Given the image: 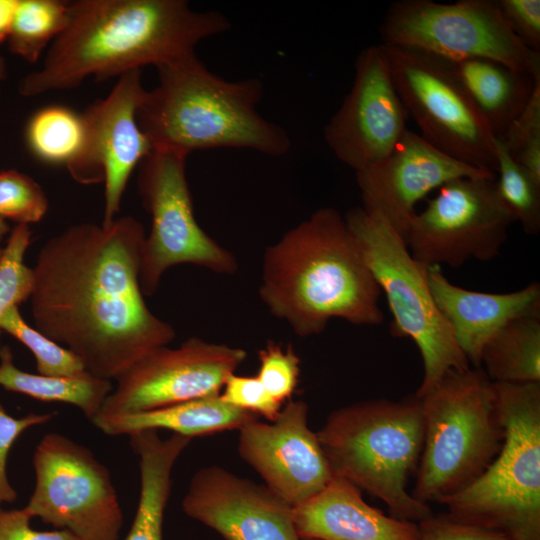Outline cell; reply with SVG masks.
<instances>
[{
    "instance_id": "obj_1",
    "label": "cell",
    "mask_w": 540,
    "mask_h": 540,
    "mask_svg": "<svg viewBox=\"0 0 540 540\" xmlns=\"http://www.w3.org/2000/svg\"><path fill=\"white\" fill-rule=\"evenodd\" d=\"M146 233L132 216L72 225L38 252L30 297L34 327L115 380L176 336L147 306L140 285Z\"/></svg>"
},
{
    "instance_id": "obj_2",
    "label": "cell",
    "mask_w": 540,
    "mask_h": 540,
    "mask_svg": "<svg viewBox=\"0 0 540 540\" xmlns=\"http://www.w3.org/2000/svg\"><path fill=\"white\" fill-rule=\"evenodd\" d=\"M229 29L222 13L194 10L184 0L68 1L63 31L18 90L34 97L76 88L89 77L102 81L146 65L157 68Z\"/></svg>"
},
{
    "instance_id": "obj_3",
    "label": "cell",
    "mask_w": 540,
    "mask_h": 540,
    "mask_svg": "<svg viewBox=\"0 0 540 540\" xmlns=\"http://www.w3.org/2000/svg\"><path fill=\"white\" fill-rule=\"evenodd\" d=\"M259 296L300 337L321 334L332 319L376 326L381 290L345 218L324 207L267 247Z\"/></svg>"
},
{
    "instance_id": "obj_4",
    "label": "cell",
    "mask_w": 540,
    "mask_h": 540,
    "mask_svg": "<svg viewBox=\"0 0 540 540\" xmlns=\"http://www.w3.org/2000/svg\"><path fill=\"white\" fill-rule=\"evenodd\" d=\"M158 83L137 110L153 149L189 155L196 150L251 149L280 157L291 147L287 132L257 111L263 84L256 78L227 81L195 53L157 67Z\"/></svg>"
},
{
    "instance_id": "obj_5",
    "label": "cell",
    "mask_w": 540,
    "mask_h": 540,
    "mask_svg": "<svg viewBox=\"0 0 540 540\" xmlns=\"http://www.w3.org/2000/svg\"><path fill=\"white\" fill-rule=\"evenodd\" d=\"M316 433L334 475L382 500L392 517L419 523L433 515L407 491L423 447L421 402L415 395L340 407Z\"/></svg>"
},
{
    "instance_id": "obj_6",
    "label": "cell",
    "mask_w": 540,
    "mask_h": 540,
    "mask_svg": "<svg viewBox=\"0 0 540 540\" xmlns=\"http://www.w3.org/2000/svg\"><path fill=\"white\" fill-rule=\"evenodd\" d=\"M419 399L423 447L411 495L440 503L485 472L505 430L494 383L480 367L448 371Z\"/></svg>"
},
{
    "instance_id": "obj_7",
    "label": "cell",
    "mask_w": 540,
    "mask_h": 540,
    "mask_svg": "<svg viewBox=\"0 0 540 540\" xmlns=\"http://www.w3.org/2000/svg\"><path fill=\"white\" fill-rule=\"evenodd\" d=\"M494 386L505 430L501 449L475 482L439 504L453 521L509 540H540V382Z\"/></svg>"
},
{
    "instance_id": "obj_8",
    "label": "cell",
    "mask_w": 540,
    "mask_h": 540,
    "mask_svg": "<svg viewBox=\"0 0 540 540\" xmlns=\"http://www.w3.org/2000/svg\"><path fill=\"white\" fill-rule=\"evenodd\" d=\"M344 218L385 294L393 318L391 334L410 338L420 351L423 378L414 395H425L448 371L469 369V361L432 297L429 267L412 256L403 237L379 214L361 207Z\"/></svg>"
},
{
    "instance_id": "obj_9",
    "label": "cell",
    "mask_w": 540,
    "mask_h": 540,
    "mask_svg": "<svg viewBox=\"0 0 540 540\" xmlns=\"http://www.w3.org/2000/svg\"><path fill=\"white\" fill-rule=\"evenodd\" d=\"M382 44L415 49L442 59L485 58L533 76L540 53L512 32L496 0H400L380 26Z\"/></svg>"
},
{
    "instance_id": "obj_10",
    "label": "cell",
    "mask_w": 540,
    "mask_h": 540,
    "mask_svg": "<svg viewBox=\"0 0 540 540\" xmlns=\"http://www.w3.org/2000/svg\"><path fill=\"white\" fill-rule=\"evenodd\" d=\"M186 158L180 152L154 148L138 167L139 196L151 217L140 261L144 296L153 295L164 273L179 264L226 275L238 270L234 255L209 236L195 218Z\"/></svg>"
},
{
    "instance_id": "obj_11",
    "label": "cell",
    "mask_w": 540,
    "mask_h": 540,
    "mask_svg": "<svg viewBox=\"0 0 540 540\" xmlns=\"http://www.w3.org/2000/svg\"><path fill=\"white\" fill-rule=\"evenodd\" d=\"M379 45L420 135L451 157L496 174L495 137L448 63L415 49Z\"/></svg>"
},
{
    "instance_id": "obj_12",
    "label": "cell",
    "mask_w": 540,
    "mask_h": 540,
    "mask_svg": "<svg viewBox=\"0 0 540 540\" xmlns=\"http://www.w3.org/2000/svg\"><path fill=\"white\" fill-rule=\"evenodd\" d=\"M35 486L23 508L79 540H118L123 513L109 470L87 447L46 434L33 454Z\"/></svg>"
},
{
    "instance_id": "obj_13",
    "label": "cell",
    "mask_w": 540,
    "mask_h": 540,
    "mask_svg": "<svg viewBox=\"0 0 540 540\" xmlns=\"http://www.w3.org/2000/svg\"><path fill=\"white\" fill-rule=\"evenodd\" d=\"M514 222L498 194L496 175L462 177L438 189L415 214L404 240L425 266L458 268L470 259L490 261L498 256Z\"/></svg>"
},
{
    "instance_id": "obj_14",
    "label": "cell",
    "mask_w": 540,
    "mask_h": 540,
    "mask_svg": "<svg viewBox=\"0 0 540 540\" xmlns=\"http://www.w3.org/2000/svg\"><path fill=\"white\" fill-rule=\"evenodd\" d=\"M242 348L186 339L153 349L116 380L99 415H123L216 396L246 359Z\"/></svg>"
},
{
    "instance_id": "obj_15",
    "label": "cell",
    "mask_w": 540,
    "mask_h": 540,
    "mask_svg": "<svg viewBox=\"0 0 540 540\" xmlns=\"http://www.w3.org/2000/svg\"><path fill=\"white\" fill-rule=\"evenodd\" d=\"M145 91L141 70L129 71L82 113L84 145L67 170L80 184L104 183L102 225L117 218L131 174L153 150L137 121Z\"/></svg>"
},
{
    "instance_id": "obj_16",
    "label": "cell",
    "mask_w": 540,
    "mask_h": 540,
    "mask_svg": "<svg viewBox=\"0 0 540 540\" xmlns=\"http://www.w3.org/2000/svg\"><path fill=\"white\" fill-rule=\"evenodd\" d=\"M407 112L380 45L362 50L350 91L324 128L333 154L358 171L383 158L407 130Z\"/></svg>"
},
{
    "instance_id": "obj_17",
    "label": "cell",
    "mask_w": 540,
    "mask_h": 540,
    "mask_svg": "<svg viewBox=\"0 0 540 540\" xmlns=\"http://www.w3.org/2000/svg\"><path fill=\"white\" fill-rule=\"evenodd\" d=\"M238 431L240 457L291 507L315 496L334 477L302 400H288L270 423L255 418Z\"/></svg>"
},
{
    "instance_id": "obj_18",
    "label": "cell",
    "mask_w": 540,
    "mask_h": 540,
    "mask_svg": "<svg viewBox=\"0 0 540 540\" xmlns=\"http://www.w3.org/2000/svg\"><path fill=\"white\" fill-rule=\"evenodd\" d=\"M355 173L362 208L382 216L403 239L416 205L430 192L458 178L496 175L451 157L409 129L383 158Z\"/></svg>"
},
{
    "instance_id": "obj_19",
    "label": "cell",
    "mask_w": 540,
    "mask_h": 540,
    "mask_svg": "<svg viewBox=\"0 0 540 540\" xmlns=\"http://www.w3.org/2000/svg\"><path fill=\"white\" fill-rule=\"evenodd\" d=\"M184 513L225 540H302L293 507L265 485L219 467L192 477L182 501Z\"/></svg>"
},
{
    "instance_id": "obj_20",
    "label": "cell",
    "mask_w": 540,
    "mask_h": 540,
    "mask_svg": "<svg viewBox=\"0 0 540 540\" xmlns=\"http://www.w3.org/2000/svg\"><path fill=\"white\" fill-rule=\"evenodd\" d=\"M428 285L435 304L470 364L480 367L487 341L507 323L540 315V285L533 282L509 293H486L451 283L437 266L429 267Z\"/></svg>"
},
{
    "instance_id": "obj_21",
    "label": "cell",
    "mask_w": 540,
    "mask_h": 540,
    "mask_svg": "<svg viewBox=\"0 0 540 540\" xmlns=\"http://www.w3.org/2000/svg\"><path fill=\"white\" fill-rule=\"evenodd\" d=\"M362 490L336 476L315 496L293 507L302 540H419L418 523L386 516L368 505Z\"/></svg>"
},
{
    "instance_id": "obj_22",
    "label": "cell",
    "mask_w": 540,
    "mask_h": 540,
    "mask_svg": "<svg viewBox=\"0 0 540 540\" xmlns=\"http://www.w3.org/2000/svg\"><path fill=\"white\" fill-rule=\"evenodd\" d=\"M494 137L503 138L526 107L540 75L485 58L444 59Z\"/></svg>"
},
{
    "instance_id": "obj_23",
    "label": "cell",
    "mask_w": 540,
    "mask_h": 540,
    "mask_svg": "<svg viewBox=\"0 0 540 540\" xmlns=\"http://www.w3.org/2000/svg\"><path fill=\"white\" fill-rule=\"evenodd\" d=\"M129 438L139 459L140 493L134 520L124 540H163L173 467L192 439L176 433L163 439L157 430L135 432Z\"/></svg>"
},
{
    "instance_id": "obj_24",
    "label": "cell",
    "mask_w": 540,
    "mask_h": 540,
    "mask_svg": "<svg viewBox=\"0 0 540 540\" xmlns=\"http://www.w3.org/2000/svg\"><path fill=\"white\" fill-rule=\"evenodd\" d=\"M255 418L257 415L234 407L216 395L144 412L98 415L92 423L111 436L165 429L192 439L239 429Z\"/></svg>"
},
{
    "instance_id": "obj_25",
    "label": "cell",
    "mask_w": 540,
    "mask_h": 540,
    "mask_svg": "<svg viewBox=\"0 0 540 540\" xmlns=\"http://www.w3.org/2000/svg\"><path fill=\"white\" fill-rule=\"evenodd\" d=\"M0 386L43 402L74 405L91 422L113 390L111 380L84 371L73 376H48L19 369L9 346L0 349Z\"/></svg>"
},
{
    "instance_id": "obj_26",
    "label": "cell",
    "mask_w": 540,
    "mask_h": 540,
    "mask_svg": "<svg viewBox=\"0 0 540 540\" xmlns=\"http://www.w3.org/2000/svg\"><path fill=\"white\" fill-rule=\"evenodd\" d=\"M494 383L540 382V315L512 320L484 345L480 366Z\"/></svg>"
},
{
    "instance_id": "obj_27",
    "label": "cell",
    "mask_w": 540,
    "mask_h": 540,
    "mask_svg": "<svg viewBox=\"0 0 540 540\" xmlns=\"http://www.w3.org/2000/svg\"><path fill=\"white\" fill-rule=\"evenodd\" d=\"M85 133L82 113L62 105H49L29 118L25 140L36 159L67 169L81 152Z\"/></svg>"
},
{
    "instance_id": "obj_28",
    "label": "cell",
    "mask_w": 540,
    "mask_h": 540,
    "mask_svg": "<svg viewBox=\"0 0 540 540\" xmlns=\"http://www.w3.org/2000/svg\"><path fill=\"white\" fill-rule=\"evenodd\" d=\"M67 17V1L18 0L7 39L10 52L36 63L63 31Z\"/></svg>"
},
{
    "instance_id": "obj_29",
    "label": "cell",
    "mask_w": 540,
    "mask_h": 540,
    "mask_svg": "<svg viewBox=\"0 0 540 540\" xmlns=\"http://www.w3.org/2000/svg\"><path fill=\"white\" fill-rule=\"evenodd\" d=\"M494 148L498 194L523 230L536 235L540 231V184L513 159L502 138H494Z\"/></svg>"
},
{
    "instance_id": "obj_30",
    "label": "cell",
    "mask_w": 540,
    "mask_h": 540,
    "mask_svg": "<svg viewBox=\"0 0 540 540\" xmlns=\"http://www.w3.org/2000/svg\"><path fill=\"white\" fill-rule=\"evenodd\" d=\"M1 330L13 336L33 354L37 372L48 376H73L86 371L82 360L23 318L19 307L11 308L1 320Z\"/></svg>"
},
{
    "instance_id": "obj_31",
    "label": "cell",
    "mask_w": 540,
    "mask_h": 540,
    "mask_svg": "<svg viewBox=\"0 0 540 540\" xmlns=\"http://www.w3.org/2000/svg\"><path fill=\"white\" fill-rule=\"evenodd\" d=\"M28 225L16 224L0 256V324L4 315L13 307L30 299L33 286V269L24 262L31 242ZM0 325V334H1ZM1 349V346H0Z\"/></svg>"
},
{
    "instance_id": "obj_32",
    "label": "cell",
    "mask_w": 540,
    "mask_h": 540,
    "mask_svg": "<svg viewBox=\"0 0 540 540\" xmlns=\"http://www.w3.org/2000/svg\"><path fill=\"white\" fill-rule=\"evenodd\" d=\"M43 188L17 170L0 172V219L28 225L39 222L48 210Z\"/></svg>"
},
{
    "instance_id": "obj_33",
    "label": "cell",
    "mask_w": 540,
    "mask_h": 540,
    "mask_svg": "<svg viewBox=\"0 0 540 540\" xmlns=\"http://www.w3.org/2000/svg\"><path fill=\"white\" fill-rule=\"evenodd\" d=\"M502 139L513 159L540 184V80Z\"/></svg>"
},
{
    "instance_id": "obj_34",
    "label": "cell",
    "mask_w": 540,
    "mask_h": 540,
    "mask_svg": "<svg viewBox=\"0 0 540 540\" xmlns=\"http://www.w3.org/2000/svg\"><path fill=\"white\" fill-rule=\"evenodd\" d=\"M257 378L280 403L291 400L299 383L300 358L291 345L268 341L258 352Z\"/></svg>"
},
{
    "instance_id": "obj_35",
    "label": "cell",
    "mask_w": 540,
    "mask_h": 540,
    "mask_svg": "<svg viewBox=\"0 0 540 540\" xmlns=\"http://www.w3.org/2000/svg\"><path fill=\"white\" fill-rule=\"evenodd\" d=\"M219 396L226 403L261 415L268 421L275 420L283 407L266 391L257 376L230 375Z\"/></svg>"
},
{
    "instance_id": "obj_36",
    "label": "cell",
    "mask_w": 540,
    "mask_h": 540,
    "mask_svg": "<svg viewBox=\"0 0 540 540\" xmlns=\"http://www.w3.org/2000/svg\"><path fill=\"white\" fill-rule=\"evenodd\" d=\"M56 412L29 413L15 418L0 403V506L15 501L17 493L7 475V458L14 442L28 428L49 422Z\"/></svg>"
},
{
    "instance_id": "obj_37",
    "label": "cell",
    "mask_w": 540,
    "mask_h": 540,
    "mask_svg": "<svg viewBox=\"0 0 540 540\" xmlns=\"http://www.w3.org/2000/svg\"><path fill=\"white\" fill-rule=\"evenodd\" d=\"M507 25L531 51L540 53V1L497 0Z\"/></svg>"
},
{
    "instance_id": "obj_38",
    "label": "cell",
    "mask_w": 540,
    "mask_h": 540,
    "mask_svg": "<svg viewBox=\"0 0 540 540\" xmlns=\"http://www.w3.org/2000/svg\"><path fill=\"white\" fill-rule=\"evenodd\" d=\"M419 540H509L500 533L432 515L418 523Z\"/></svg>"
},
{
    "instance_id": "obj_39",
    "label": "cell",
    "mask_w": 540,
    "mask_h": 540,
    "mask_svg": "<svg viewBox=\"0 0 540 540\" xmlns=\"http://www.w3.org/2000/svg\"><path fill=\"white\" fill-rule=\"evenodd\" d=\"M32 519L24 508L4 509L0 506V540H79L66 530H34Z\"/></svg>"
},
{
    "instance_id": "obj_40",
    "label": "cell",
    "mask_w": 540,
    "mask_h": 540,
    "mask_svg": "<svg viewBox=\"0 0 540 540\" xmlns=\"http://www.w3.org/2000/svg\"><path fill=\"white\" fill-rule=\"evenodd\" d=\"M18 0H0V44L8 39Z\"/></svg>"
},
{
    "instance_id": "obj_41",
    "label": "cell",
    "mask_w": 540,
    "mask_h": 540,
    "mask_svg": "<svg viewBox=\"0 0 540 540\" xmlns=\"http://www.w3.org/2000/svg\"><path fill=\"white\" fill-rule=\"evenodd\" d=\"M9 232H10V226L8 222L0 219V243Z\"/></svg>"
},
{
    "instance_id": "obj_42",
    "label": "cell",
    "mask_w": 540,
    "mask_h": 540,
    "mask_svg": "<svg viewBox=\"0 0 540 540\" xmlns=\"http://www.w3.org/2000/svg\"><path fill=\"white\" fill-rule=\"evenodd\" d=\"M7 76V69L4 59L0 56V93H1V84Z\"/></svg>"
},
{
    "instance_id": "obj_43",
    "label": "cell",
    "mask_w": 540,
    "mask_h": 540,
    "mask_svg": "<svg viewBox=\"0 0 540 540\" xmlns=\"http://www.w3.org/2000/svg\"><path fill=\"white\" fill-rule=\"evenodd\" d=\"M1 253H2V248L0 247V256H1Z\"/></svg>"
}]
</instances>
